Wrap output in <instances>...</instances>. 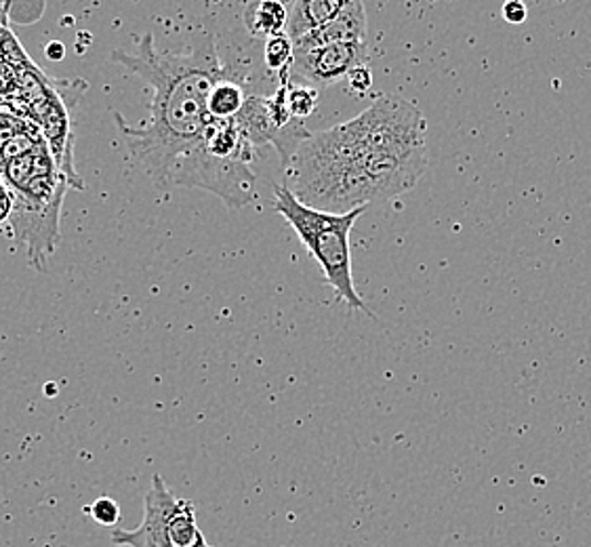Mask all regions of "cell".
Returning <instances> with one entry per match:
<instances>
[{"label": "cell", "instance_id": "cell-7", "mask_svg": "<svg viewBox=\"0 0 591 547\" xmlns=\"http://www.w3.org/2000/svg\"><path fill=\"white\" fill-rule=\"evenodd\" d=\"M350 0H297L288 7L286 36L295 43L306 39L311 32L331 24L346 9Z\"/></svg>", "mask_w": 591, "mask_h": 547}, {"label": "cell", "instance_id": "cell-10", "mask_svg": "<svg viewBox=\"0 0 591 547\" xmlns=\"http://www.w3.org/2000/svg\"><path fill=\"white\" fill-rule=\"evenodd\" d=\"M263 62H265V68L267 70L274 72L278 76L281 85H291L293 62H295V45L286 36V32L265 41V45H263Z\"/></svg>", "mask_w": 591, "mask_h": 547}, {"label": "cell", "instance_id": "cell-15", "mask_svg": "<svg viewBox=\"0 0 591 547\" xmlns=\"http://www.w3.org/2000/svg\"><path fill=\"white\" fill-rule=\"evenodd\" d=\"M15 209V198H13V192L9 188L7 179L0 177V223H4L7 219H11Z\"/></svg>", "mask_w": 591, "mask_h": 547}, {"label": "cell", "instance_id": "cell-14", "mask_svg": "<svg viewBox=\"0 0 591 547\" xmlns=\"http://www.w3.org/2000/svg\"><path fill=\"white\" fill-rule=\"evenodd\" d=\"M503 18L507 24H524L526 18H528V9L524 2H518V0H510L503 4Z\"/></svg>", "mask_w": 591, "mask_h": 547}, {"label": "cell", "instance_id": "cell-11", "mask_svg": "<svg viewBox=\"0 0 591 547\" xmlns=\"http://www.w3.org/2000/svg\"><path fill=\"white\" fill-rule=\"evenodd\" d=\"M318 108V89L309 87V85H288V110L293 114V119L302 120L309 119Z\"/></svg>", "mask_w": 591, "mask_h": 547}, {"label": "cell", "instance_id": "cell-1", "mask_svg": "<svg viewBox=\"0 0 591 547\" xmlns=\"http://www.w3.org/2000/svg\"><path fill=\"white\" fill-rule=\"evenodd\" d=\"M112 59L154 87L145 127H129L122 114L114 119L135 167L158 188H168L175 168L198 150L207 124L214 120L209 114L211 89L230 70L221 66L211 34L198 36L186 53L161 51L154 36L145 34L138 51L117 48Z\"/></svg>", "mask_w": 591, "mask_h": 547}, {"label": "cell", "instance_id": "cell-4", "mask_svg": "<svg viewBox=\"0 0 591 547\" xmlns=\"http://www.w3.org/2000/svg\"><path fill=\"white\" fill-rule=\"evenodd\" d=\"M112 544L119 547H214L196 523V507L179 500L158 474L145 495L143 523L135 530H114Z\"/></svg>", "mask_w": 591, "mask_h": 547}, {"label": "cell", "instance_id": "cell-12", "mask_svg": "<svg viewBox=\"0 0 591 547\" xmlns=\"http://www.w3.org/2000/svg\"><path fill=\"white\" fill-rule=\"evenodd\" d=\"M87 512L94 516L95 523L103 524V526H114L120 521L119 503L110 497L95 501Z\"/></svg>", "mask_w": 591, "mask_h": 547}, {"label": "cell", "instance_id": "cell-8", "mask_svg": "<svg viewBox=\"0 0 591 547\" xmlns=\"http://www.w3.org/2000/svg\"><path fill=\"white\" fill-rule=\"evenodd\" d=\"M242 20L249 34L267 41L286 32L288 9L278 0H258V2L247 4Z\"/></svg>", "mask_w": 591, "mask_h": 547}, {"label": "cell", "instance_id": "cell-5", "mask_svg": "<svg viewBox=\"0 0 591 547\" xmlns=\"http://www.w3.org/2000/svg\"><path fill=\"white\" fill-rule=\"evenodd\" d=\"M366 57V43H339L311 51H295L293 78L304 80V85L309 87H331L358 66H364Z\"/></svg>", "mask_w": 591, "mask_h": 547}, {"label": "cell", "instance_id": "cell-2", "mask_svg": "<svg viewBox=\"0 0 591 547\" xmlns=\"http://www.w3.org/2000/svg\"><path fill=\"white\" fill-rule=\"evenodd\" d=\"M364 145L350 122L311 133L288 165L291 192L311 209L343 215L373 203L364 175Z\"/></svg>", "mask_w": 591, "mask_h": 547}, {"label": "cell", "instance_id": "cell-9", "mask_svg": "<svg viewBox=\"0 0 591 547\" xmlns=\"http://www.w3.org/2000/svg\"><path fill=\"white\" fill-rule=\"evenodd\" d=\"M247 91L244 85L238 80L234 74H226L223 78H219L211 89L209 96V114L214 120H234L240 110L247 103Z\"/></svg>", "mask_w": 591, "mask_h": 547}, {"label": "cell", "instance_id": "cell-6", "mask_svg": "<svg viewBox=\"0 0 591 547\" xmlns=\"http://www.w3.org/2000/svg\"><path fill=\"white\" fill-rule=\"evenodd\" d=\"M366 30L369 22L364 4L358 0H350L331 24L311 32L306 39L295 43V51H311L339 43H366Z\"/></svg>", "mask_w": 591, "mask_h": 547}, {"label": "cell", "instance_id": "cell-13", "mask_svg": "<svg viewBox=\"0 0 591 547\" xmlns=\"http://www.w3.org/2000/svg\"><path fill=\"white\" fill-rule=\"evenodd\" d=\"M346 80H348V91L352 96L364 97L373 87V72L369 70V66L364 64V66H358V68L350 72L346 76Z\"/></svg>", "mask_w": 591, "mask_h": 547}, {"label": "cell", "instance_id": "cell-3", "mask_svg": "<svg viewBox=\"0 0 591 547\" xmlns=\"http://www.w3.org/2000/svg\"><path fill=\"white\" fill-rule=\"evenodd\" d=\"M274 211L283 215L286 223L297 232L337 297L348 308L366 311L371 318H375L355 291L350 251V232L366 207L343 215L325 214L304 205L288 186H274Z\"/></svg>", "mask_w": 591, "mask_h": 547}, {"label": "cell", "instance_id": "cell-16", "mask_svg": "<svg viewBox=\"0 0 591 547\" xmlns=\"http://www.w3.org/2000/svg\"><path fill=\"white\" fill-rule=\"evenodd\" d=\"M45 55H47L48 59L59 62V59L66 57V48L62 43H48L47 47H45Z\"/></svg>", "mask_w": 591, "mask_h": 547}]
</instances>
